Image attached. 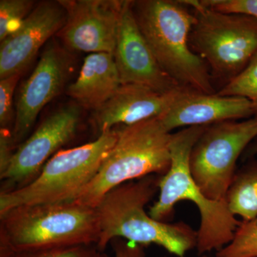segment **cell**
Here are the masks:
<instances>
[{
  "label": "cell",
  "mask_w": 257,
  "mask_h": 257,
  "mask_svg": "<svg viewBox=\"0 0 257 257\" xmlns=\"http://www.w3.org/2000/svg\"><path fill=\"white\" fill-rule=\"evenodd\" d=\"M198 257H211V256H207V255H201L200 256H198Z\"/></svg>",
  "instance_id": "4316f807"
},
{
  "label": "cell",
  "mask_w": 257,
  "mask_h": 257,
  "mask_svg": "<svg viewBox=\"0 0 257 257\" xmlns=\"http://www.w3.org/2000/svg\"><path fill=\"white\" fill-rule=\"evenodd\" d=\"M13 134L8 130L0 131V174L4 172L9 165L14 152H13Z\"/></svg>",
  "instance_id": "d4e9b609"
},
{
  "label": "cell",
  "mask_w": 257,
  "mask_h": 257,
  "mask_svg": "<svg viewBox=\"0 0 257 257\" xmlns=\"http://www.w3.org/2000/svg\"><path fill=\"white\" fill-rule=\"evenodd\" d=\"M117 140L74 202L96 208L118 186L150 175L163 176L171 165L172 133L158 117L117 128Z\"/></svg>",
  "instance_id": "5b68a950"
},
{
  "label": "cell",
  "mask_w": 257,
  "mask_h": 257,
  "mask_svg": "<svg viewBox=\"0 0 257 257\" xmlns=\"http://www.w3.org/2000/svg\"><path fill=\"white\" fill-rule=\"evenodd\" d=\"M257 155V138L254 141L250 144L249 146L246 148L245 152H243V155L244 158L251 159L253 158L255 155Z\"/></svg>",
  "instance_id": "484cf974"
},
{
  "label": "cell",
  "mask_w": 257,
  "mask_h": 257,
  "mask_svg": "<svg viewBox=\"0 0 257 257\" xmlns=\"http://www.w3.org/2000/svg\"><path fill=\"white\" fill-rule=\"evenodd\" d=\"M67 13L60 2L38 3L0 45V79L21 74L40 49L63 28Z\"/></svg>",
  "instance_id": "7c38bea8"
},
{
  "label": "cell",
  "mask_w": 257,
  "mask_h": 257,
  "mask_svg": "<svg viewBox=\"0 0 257 257\" xmlns=\"http://www.w3.org/2000/svg\"><path fill=\"white\" fill-rule=\"evenodd\" d=\"M216 93L219 95L239 96L248 99L257 116V53L239 75Z\"/></svg>",
  "instance_id": "d6986e66"
},
{
  "label": "cell",
  "mask_w": 257,
  "mask_h": 257,
  "mask_svg": "<svg viewBox=\"0 0 257 257\" xmlns=\"http://www.w3.org/2000/svg\"><path fill=\"white\" fill-rule=\"evenodd\" d=\"M67 20L57 35L67 48L114 55L124 1L61 0Z\"/></svg>",
  "instance_id": "30bf717a"
},
{
  "label": "cell",
  "mask_w": 257,
  "mask_h": 257,
  "mask_svg": "<svg viewBox=\"0 0 257 257\" xmlns=\"http://www.w3.org/2000/svg\"><path fill=\"white\" fill-rule=\"evenodd\" d=\"M114 257H146L145 246L121 239L113 240Z\"/></svg>",
  "instance_id": "cb8c5ba5"
},
{
  "label": "cell",
  "mask_w": 257,
  "mask_h": 257,
  "mask_svg": "<svg viewBox=\"0 0 257 257\" xmlns=\"http://www.w3.org/2000/svg\"><path fill=\"white\" fill-rule=\"evenodd\" d=\"M183 2L194 16L189 35L191 48L207 64L214 84L219 82L221 89L257 53V19L211 9L202 0Z\"/></svg>",
  "instance_id": "8992f818"
},
{
  "label": "cell",
  "mask_w": 257,
  "mask_h": 257,
  "mask_svg": "<svg viewBox=\"0 0 257 257\" xmlns=\"http://www.w3.org/2000/svg\"><path fill=\"white\" fill-rule=\"evenodd\" d=\"M80 121V109L63 106L44 120L14 152L8 168L0 174L7 186L1 192L20 188L36 178L44 166L59 150L72 140Z\"/></svg>",
  "instance_id": "9c48e42d"
},
{
  "label": "cell",
  "mask_w": 257,
  "mask_h": 257,
  "mask_svg": "<svg viewBox=\"0 0 257 257\" xmlns=\"http://www.w3.org/2000/svg\"><path fill=\"white\" fill-rule=\"evenodd\" d=\"M20 74H14L0 80V126L1 130H8L13 119V102L15 87Z\"/></svg>",
  "instance_id": "7402d4cb"
},
{
  "label": "cell",
  "mask_w": 257,
  "mask_h": 257,
  "mask_svg": "<svg viewBox=\"0 0 257 257\" xmlns=\"http://www.w3.org/2000/svg\"><path fill=\"white\" fill-rule=\"evenodd\" d=\"M161 176L150 175L118 186L96 207L100 225L96 246L105 251L116 239L143 246L156 244L178 257L197 246V231L186 223L155 220L145 207L159 192Z\"/></svg>",
  "instance_id": "6da1fadb"
},
{
  "label": "cell",
  "mask_w": 257,
  "mask_h": 257,
  "mask_svg": "<svg viewBox=\"0 0 257 257\" xmlns=\"http://www.w3.org/2000/svg\"><path fill=\"white\" fill-rule=\"evenodd\" d=\"M117 136V130L113 128L92 143L59 151L31 182L1 192L0 214L20 206L73 201L95 176Z\"/></svg>",
  "instance_id": "52a82bcc"
},
{
  "label": "cell",
  "mask_w": 257,
  "mask_h": 257,
  "mask_svg": "<svg viewBox=\"0 0 257 257\" xmlns=\"http://www.w3.org/2000/svg\"><path fill=\"white\" fill-rule=\"evenodd\" d=\"M179 89L162 94L140 84H121L112 97L95 111L94 121L99 135L117 125L130 126L159 117L168 109Z\"/></svg>",
  "instance_id": "9a60e30c"
},
{
  "label": "cell",
  "mask_w": 257,
  "mask_h": 257,
  "mask_svg": "<svg viewBox=\"0 0 257 257\" xmlns=\"http://www.w3.org/2000/svg\"><path fill=\"white\" fill-rule=\"evenodd\" d=\"M225 200L230 211L242 221L257 216V160L254 158L248 159L247 163L236 171Z\"/></svg>",
  "instance_id": "e0dca14e"
},
{
  "label": "cell",
  "mask_w": 257,
  "mask_h": 257,
  "mask_svg": "<svg viewBox=\"0 0 257 257\" xmlns=\"http://www.w3.org/2000/svg\"><path fill=\"white\" fill-rule=\"evenodd\" d=\"M216 257H257V216L242 221L232 239L216 251Z\"/></svg>",
  "instance_id": "ac0fdd59"
},
{
  "label": "cell",
  "mask_w": 257,
  "mask_h": 257,
  "mask_svg": "<svg viewBox=\"0 0 257 257\" xmlns=\"http://www.w3.org/2000/svg\"><path fill=\"white\" fill-rule=\"evenodd\" d=\"M133 10L157 62L171 78L184 89L217 92L207 64L189 45L194 16L183 0L133 1Z\"/></svg>",
  "instance_id": "3957f363"
},
{
  "label": "cell",
  "mask_w": 257,
  "mask_h": 257,
  "mask_svg": "<svg viewBox=\"0 0 257 257\" xmlns=\"http://www.w3.org/2000/svg\"><path fill=\"white\" fill-rule=\"evenodd\" d=\"M114 57L121 84H140L162 94L182 88L157 62L139 28L133 13V1L123 3Z\"/></svg>",
  "instance_id": "8fae6325"
},
{
  "label": "cell",
  "mask_w": 257,
  "mask_h": 257,
  "mask_svg": "<svg viewBox=\"0 0 257 257\" xmlns=\"http://www.w3.org/2000/svg\"><path fill=\"white\" fill-rule=\"evenodd\" d=\"M253 116L256 114L252 104L245 98L204 94L182 88L167 111L158 118L172 133L176 128L210 126Z\"/></svg>",
  "instance_id": "5bb4252c"
},
{
  "label": "cell",
  "mask_w": 257,
  "mask_h": 257,
  "mask_svg": "<svg viewBox=\"0 0 257 257\" xmlns=\"http://www.w3.org/2000/svg\"><path fill=\"white\" fill-rule=\"evenodd\" d=\"M211 9L226 13H238L257 19V0H202Z\"/></svg>",
  "instance_id": "603a6c76"
},
{
  "label": "cell",
  "mask_w": 257,
  "mask_h": 257,
  "mask_svg": "<svg viewBox=\"0 0 257 257\" xmlns=\"http://www.w3.org/2000/svg\"><path fill=\"white\" fill-rule=\"evenodd\" d=\"M31 0L0 1V41L4 40L28 16L33 10Z\"/></svg>",
  "instance_id": "ffe728a7"
},
{
  "label": "cell",
  "mask_w": 257,
  "mask_h": 257,
  "mask_svg": "<svg viewBox=\"0 0 257 257\" xmlns=\"http://www.w3.org/2000/svg\"><path fill=\"white\" fill-rule=\"evenodd\" d=\"M0 257H110L96 244L28 251H0Z\"/></svg>",
  "instance_id": "44dd1931"
},
{
  "label": "cell",
  "mask_w": 257,
  "mask_h": 257,
  "mask_svg": "<svg viewBox=\"0 0 257 257\" xmlns=\"http://www.w3.org/2000/svg\"><path fill=\"white\" fill-rule=\"evenodd\" d=\"M66 51L51 42L44 50L33 72L19 93L13 142L18 143L30 131L42 109L58 95L69 71Z\"/></svg>",
  "instance_id": "4fadbf2b"
},
{
  "label": "cell",
  "mask_w": 257,
  "mask_h": 257,
  "mask_svg": "<svg viewBox=\"0 0 257 257\" xmlns=\"http://www.w3.org/2000/svg\"><path fill=\"white\" fill-rule=\"evenodd\" d=\"M96 208L71 201L13 208L0 214V251L97 244Z\"/></svg>",
  "instance_id": "277c9868"
},
{
  "label": "cell",
  "mask_w": 257,
  "mask_h": 257,
  "mask_svg": "<svg viewBox=\"0 0 257 257\" xmlns=\"http://www.w3.org/2000/svg\"><path fill=\"white\" fill-rule=\"evenodd\" d=\"M121 85L113 54L91 53L85 57L77 80L67 94L79 104L96 111Z\"/></svg>",
  "instance_id": "2e32d148"
},
{
  "label": "cell",
  "mask_w": 257,
  "mask_h": 257,
  "mask_svg": "<svg viewBox=\"0 0 257 257\" xmlns=\"http://www.w3.org/2000/svg\"><path fill=\"white\" fill-rule=\"evenodd\" d=\"M256 138L257 116L207 126L189 159L191 175L206 197L225 200L236 172V162Z\"/></svg>",
  "instance_id": "ba28073f"
},
{
  "label": "cell",
  "mask_w": 257,
  "mask_h": 257,
  "mask_svg": "<svg viewBox=\"0 0 257 257\" xmlns=\"http://www.w3.org/2000/svg\"><path fill=\"white\" fill-rule=\"evenodd\" d=\"M208 126L181 128L172 134L171 165L159 182V198L149 214L155 220L165 221L172 215L181 201H190L200 214L197 248L200 255L217 251L231 241L241 221L230 211L226 200L206 197L191 175L189 159L193 147Z\"/></svg>",
  "instance_id": "7a4b0ae2"
}]
</instances>
